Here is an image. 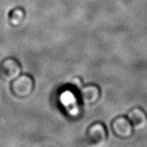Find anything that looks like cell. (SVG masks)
Returning <instances> with one entry per match:
<instances>
[{
	"instance_id": "5",
	"label": "cell",
	"mask_w": 147,
	"mask_h": 147,
	"mask_svg": "<svg viewBox=\"0 0 147 147\" xmlns=\"http://www.w3.org/2000/svg\"><path fill=\"white\" fill-rule=\"evenodd\" d=\"M80 100L86 106L94 105L99 102L102 95L100 86L95 83L84 84L79 89Z\"/></svg>"
},
{
	"instance_id": "3",
	"label": "cell",
	"mask_w": 147,
	"mask_h": 147,
	"mask_svg": "<svg viewBox=\"0 0 147 147\" xmlns=\"http://www.w3.org/2000/svg\"><path fill=\"white\" fill-rule=\"evenodd\" d=\"M112 131L118 138L127 140L134 136L135 129L126 116L120 115L115 117L110 124Z\"/></svg>"
},
{
	"instance_id": "6",
	"label": "cell",
	"mask_w": 147,
	"mask_h": 147,
	"mask_svg": "<svg viewBox=\"0 0 147 147\" xmlns=\"http://www.w3.org/2000/svg\"><path fill=\"white\" fill-rule=\"evenodd\" d=\"M125 116L135 130H142L147 126V113L142 108L135 106L127 113Z\"/></svg>"
},
{
	"instance_id": "1",
	"label": "cell",
	"mask_w": 147,
	"mask_h": 147,
	"mask_svg": "<svg viewBox=\"0 0 147 147\" xmlns=\"http://www.w3.org/2000/svg\"><path fill=\"white\" fill-rule=\"evenodd\" d=\"M108 129L102 121H96L90 125L85 133V142L89 146H101L107 142Z\"/></svg>"
},
{
	"instance_id": "7",
	"label": "cell",
	"mask_w": 147,
	"mask_h": 147,
	"mask_svg": "<svg viewBox=\"0 0 147 147\" xmlns=\"http://www.w3.org/2000/svg\"><path fill=\"white\" fill-rule=\"evenodd\" d=\"M24 17H25V12L23 9L15 8L12 10L10 13V23L14 26H17L23 21Z\"/></svg>"
},
{
	"instance_id": "4",
	"label": "cell",
	"mask_w": 147,
	"mask_h": 147,
	"mask_svg": "<svg viewBox=\"0 0 147 147\" xmlns=\"http://www.w3.org/2000/svg\"><path fill=\"white\" fill-rule=\"evenodd\" d=\"M21 73V66L19 62L12 57L5 59L0 65V76L4 81L12 82Z\"/></svg>"
},
{
	"instance_id": "2",
	"label": "cell",
	"mask_w": 147,
	"mask_h": 147,
	"mask_svg": "<svg viewBox=\"0 0 147 147\" xmlns=\"http://www.w3.org/2000/svg\"><path fill=\"white\" fill-rule=\"evenodd\" d=\"M34 86V80L32 76L28 74H22L12 80L11 90L15 96L19 98H25L32 94Z\"/></svg>"
},
{
	"instance_id": "8",
	"label": "cell",
	"mask_w": 147,
	"mask_h": 147,
	"mask_svg": "<svg viewBox=\"0 0 147 147\" xmlns=\"http://www.w3.org/2000/svg\"><path fill=\"white\" fill-rule=\"evenodd\" d=\"M70 84L72 86H74V87L77 88L78 90L80 89V88H81L82 86L84 84L83 79H82V78H81V77L79 76L73 77V78L71 79Z\"/></svg>"
}]
</instances>
